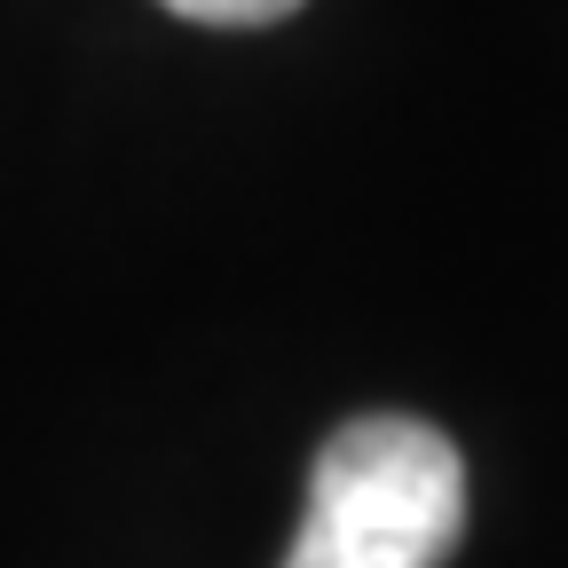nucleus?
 <instances>
[{"label":"nucleus","mask_w":568,"mask_h":568,"mask_svg":"<svg viewBox=\"0 0 568 568\" xmlns=\"http://www.w3.org/2000/svg\"><path fill=\"white\" fill-rule=\"evenodd\" d=\"M466 537V458L443 426L372 410L316 450L284 568H443Z\"/></svg>","instance_id":"f257e3e1"},{"label":"nucleus","mask_w":568,"mask_h":568,"mask_svg":"<svg viewBox=\"0 0 568 568\" xmlns=\"http://www.w3.org/2000/svg\"><path fill=\"white\" fill-rule=\"evenodd\" d=\"M159 9H174V17H190V24L253 32V24H276V17H293L301 0H159Z\"/></svg>","instance_id":"f03ea898"}]
</instances>
